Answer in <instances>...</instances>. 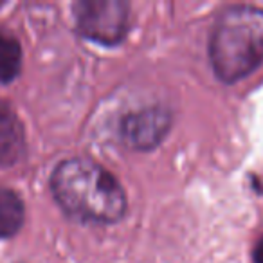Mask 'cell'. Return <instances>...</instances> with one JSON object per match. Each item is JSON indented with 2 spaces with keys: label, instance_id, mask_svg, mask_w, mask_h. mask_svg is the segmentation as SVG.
Returning a JSON list of instances; mask_svg holds the SVG:
<instances>
[{
  "label": "cell",
  "instance_id": "obj_1",
  "mask_svg": "<svg viewBox=\"0 0 263 263\" xmlns=\"http://www.w3.org/2000/svg\"><path fill=\"white\" fill-rule=\"evenodd\" d=\"M51 191L72 218L90 223H116L126 213V193L117 179L90 159H67L56 166Z\"/></svg>",
  "mask_w": 263,
  "mask_h": 263
},
{
  "label": "cell",
  "instance_id": "obj_2",
  "mask_svg": "<svg viewBox=\"0 0 263 263\" xmlns=\"http://www.w3.org/2000/svg\"><path fill=\"white\" fill-rule=\"evenodd\" d=\"M209 58L223 83L254 72L263 62V9L247 4L223 9L213 27Z\"/></svg>",
  "mask_w": 263,
  "mask_h": 263
},
{
  "label": "cell",
  "instance_id": "obj_3",
  "mask_svg": "<svg viewBox=\"0 0 263 263\" xmlns=\"http://www.w3.org/2000/svg\"><path fill=\"white\" fill-rule=\"evenodd\" d=\"M76 27L85 38L116 45L130 31V4L123 0H81L74 4Z\"/></svg>",
  "mask_w": 263,
  "mask_h": 263
},
{
  "label": "cell",
  "instance_id": "obj_4",
  "mask_svg": "<svg viewBox=\"0 0 263 263\" xmlns=\"http://www.w3.org/2000/svg\"><path fill=\"white\" fill-rule=\"evenodd\" d=\"M172 126V114L161 106L132 112L121 121V137L134 150H152L162 143Z\"/></svg>",
  "mask_w": 263,
  "mask_h": 263
},
{
  "label": "cell",
  "instance_id": "obj_5",
  "mask_svg": "<svg viewBox=\"0 0 263 263\" xmlns=\"http://www.w3.org/2000/svg\"><path fill=\"white\" fill-rule=\"evenodd\" d=\"M26 152V132L18 116L0 101V166H13Z\"/></svg>",
  "mask_w": 263,
  "mask_h": 263
},
{
  "label": "cell",
  "instance_id": "obj_6",
  "mask_svg": "<svg viewBox=\"0 0 263 263\" xmlns=\"http://www.w3.org/2000/svg\"><path fill=\"white\" fill-rule=\"evenodd\" d=\"M26 218V208L18 195L0 187V238H11L20 231Z\"/></svg>",
  "mask_w": 263,
  "mask_h": 263
},
{
  "label": "cell",
  "instance_id": "obj_7",
  "mask_svg": "<svg viewBox=\"0 0 263 263\" xmlns=\"http://www.w3.org/2000/svg\"><path fill=\"white\" fill-rule=\"evenodd\" d=\"M22 69V47L13 34L0 31V83H9Z\"/></svg>",
  "mask_w": 263,
  "mask_h": 263
},
{
  "label": "cell",
  "instance_id": "obj_8",
  "mask_svg": "<svg viewBox=\"0 0 263 263\" xmlns=\"http://www.w3.org/2000/svg\"><path fill=\"white\" fill-rule=\"evenodd\" d=\"M254 263H263V238L258 241L254 249Z\"/></svg>",
  "mask_w": 263,
  "mask_h": 263
}]
</instances>
